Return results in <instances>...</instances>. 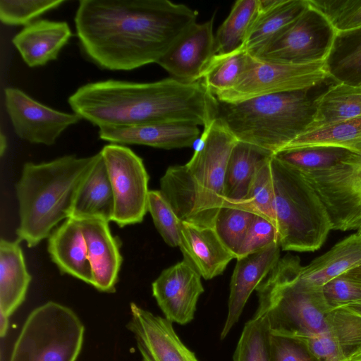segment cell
I'll use <instances>...</instances> for the list:
<instances>
[{"label": "cell", "mask_w": 361, "mask_h": 361, "mask_svg": "<svg viewBox=\"0 0 361 361\" xmlns=\"http://www.w3.org/2000/svg\"><path fill=\"white\" fill-rule=\"evenodd\" d=\"M197 17L196 11L168 0H81L74 20L90 61L130 71L157 63Z\"/></svg>", "instance_id": "6da1fadb"}, {"label": "cell", "mask_w": 361, "mask_h": 361, "mask_svg": "<svg viewBox=\"0 0 361 361\" xmlns=\"http://www.w3.org/2000/svg\"><path fill=\"white\" fill-rule=\"evenodd\" d=\"M73 111L100 128L176 123L209 126L218 101L202 80L171 77L152 82L107 80L85 84L68 99Z\"/></svg>", "instance_id": "7a4b0ae2"}, {"label": "cell", "mask_w": 361, "mask_h": 361, "mask_svg": "<svg viewBox=\"0 0 361 361\" xmlns=\"http://www.w3.org/2000/svg\"><path fill=\"white\" fill-rule=\"evenodd\" d=\"M100 152L86 157L64 155L39 164L25 163L15 185L18 203V239L28 247L48 238L70 217L77 192Z\"/></svg>", "instance_id": "3957f363"}, {"label": "cell", "mask_w": 361, "mask_h": 361, "mask_svg": "<svg viewBox=\"0 0 361 361\" xmlns=\"http://www.w3.org/2000/svg\"><path fill=\"white\" fill-rule=\"evenodd\" d=\"M236 142L216 118L204 128L190 161L166 169L159 190L181 221L214 228L225 200L226 164Z\"/></svg>", "instance_id": "277c9868"}, {"label": "cell", "mask_w": 361, "mask_h": 361, "mask_svg": "<svg viewBox=\"0 0 361 361\" xmlns=\"http://www.w3.org/2000/svg\"><path fill=\"white\" fill-rule=\"evenodd\" d=\"M318 86L237 103L217 100L216 118L238 141L274 154L312 128L315 100L322 93H314Z\"/></svg>", "instance_id": "5b68a950"}, {"label": "cell", "mask_w": 361, "mask_h": 361, "mask_svg": "<svg viewBox=\"0 0 361 361\" xmlns=\"http://www.w3.org/2000/svg\"><path fill=\"white\" fill-rule=\"evenodd\" d=\"M302 267L298 256L288 253L256 289L258 307L254 315L265 317L271 334L302 338L327 328L332 309L322 287L300 279Z\"/></svg>", "instance_id": "8992f818"}, {"label": "cell", "mask_w": 361, "mask_h": 361, "mask_svg": "<svg viewBox=\"0 0 361 361\" xmlns=\"http://www.w3.org/2000/svg\"><path fill=\"white\" fill-rule=\"evenodd\" d=\"M270 164L281 248L297 252L319 249L332 230L324 204L301 172L273 155Z\"/></svg>", "instance_id": "52a82bcc"}, {"label": "cell", "mask_w": 361, "mask_h": 361, "mask_svg": "<svg viewBox=\"0 0 361 361\" xmlns=\"http://www.w3.org/2000/svg\"><path fill=\"white\" fill-rule=\"evenodd\" d=\"M84 336V324L72 309L48 301L27 315L8 361H76Z\"/></svg>", "instance_id": "ba28073f"}, {"label": "cell", "mask_w": 361, "mask_h": 361, "mask_svg": "<svg viewBox=\"0 0 361 361\" xmlns=\"http://www.w3.org/2000/svg\"><path fill=\"white\" fill-rule=\"evenodd\" d=\"M336 32L326 17L308 4L298 18L250 54L259 60L286 64L324 61Z\"/></svg>", "instance_id": "9c48e42d"}, {"label": "cell", "mask_w": 361, "mask_h": 361, "mask_svg": "<svg viewBox=\"0 0 361 361\" xmlns=\"http://www.w3.org/2000/svg\"><path fill=\"white\" fill-rule=\"evenodd\" d=\"M301 173L324 204L332 230L361 233V153L350 152L328 169Z\"/></svg>", "instance_id": "30bf717a"}, {"label": "cell", "mask_w": 361, "mask_h": 361, "mask_svg": "<svg viewBox=\"0 0 361 361\" xmlns=\"http://www.w3.org/2000/svg\"><path fill=\"white\" fill-rule=\"evenodd\" d=\"M329 78L324 61L286 64L259 60L251 55L247 68L237 83L214 97L221 102L237 103L260 96L314 87Z\"/></svg>", "instance_id": "8fae6325"}, {"label": "cell", "mask_w": 361, "mask_h": 361, "mask_svg": "<svg viewBox=\"0 0 361 361\" xmlns=\"http://www.w3.org/2000/svg\"><path fill=\"white\" fill-rule=\"evenodd\" d=\"M108 172L114 199L112 221L120 227L141 223L148 212L149 175L142 159L118 144L100 151Z\"/></svg>", "instance_id": "7c38bea8"}, {"label": "cell", "mask_w": 361, "mask_h": 361, "mask_svg": "<svg viewBox=\"0 0 361 361\" xmlns=\"http://www.w3.org/2000/svg\"><path fill=\"white\" fill-rule=\"evenodd\" d=\"M4 97L15 133L32 144L51 146L68 127L82 119L74 112H62L47 106L18 88H5Z\"/></svg>", "instance_id": "4fadbf2b"}, {"label": "cell", "mask_w": 361, "mask_h": 361, "mask_svg": "<svg viewBox=\"0 0 361 361\" xmlns=\"http://www.w3.org/2000/svg\"><path fill=\"white\" fill-rule=\"evenodd\" d=\"M130 316L127 328L134 336L141 361H200L165 317L134 302L130 305Z\"/></svg>", "instance_id": "5bb4252c"}, {"label": "cell", "mask_w": 361, "mask_h": 361, "mask_svg": "<svg viewBox=\"0 0 361 361\" xmlns=\"http://www.w3.org/2000/svg\"><path fill=\"white\" fill-rule=\"evenodd\" d=\"M152 290L164 317L184 325L194 319L204 290L200 274L183 259L163 270L152 283Z\"/></svg>", "instance_id": "9a60e30c"}, {"label": "cell", "mask_w": 361, "mask_h": 361, "mask_svg": "<svg viewBox=\"0 0 361 361\" xmlns=\"http://www.w3.org/2000/svg\"><path fill=\"white\" fill-rule=\"evenodd\" d=\"M213 24L214 17L192 24L157 63L182 82L201 80L216 55Z\"/></svg>", "instance_id": "2e32d148"}, {"label": "cell", "mask_w": 361, "mask_h": 361, "mask_svg": "<svg viewBox=\"0 0 361 361\" xmlns=\"http://www.w3.org/2000/svg\"><path fill=\"white\" fill-rule=\"evenodd\" d=\"M279 243L237 259L230 282L228 313L220 334L224 339L238 322L254 290L266 279L280 259Z\"/></svg>", "instance_id": "e0dca14e"}, {"label": "cell", "mask_w": 361, "mask_h": 361, "mask_svg": "<svg viewBox=\"0 0 361 361\" xmlns=\"http://www.w3.org/2000/svg\"><path fill=\"white\" fill-rule=\"evenodd\" d=\"M79 221L92 269V286L101 292L114 293L123 262L119 240L113 235L106 221L88 219Z\"/></svg>", "instance_id": "ac0fdd59"}, {"label": "cell", "mask_w": 361, "mask_h": 361, "mask_svg": "<svg viewBox=\"0 0 361 361\" xmlns=\"http://www.w3.org/2000/svg\"><path fill=\"white\" fill-rule=\"evenodd\" d=\"M179 247L183 259L206 280L221 275L228 263L235 259L213 228L183 221L180 224Z\"/></svg>", "instance_id": "d6986e66"}, {"label": "cell", "mask_w": 361, "mask_h": 361, "mask_svg": "<svg viewBox=\"0 0 361 361\" xmlns=\"http://www.w3.org/2000/svg\"><path fill=\"white\" fill-rule=\"evenodd\" d=\"M327 322L324 332L301 338L318 361H342L361 347V316L340 307Z\"/></svg>", "instance_id": "ffe728a7"}, {"label": "cell", "mask_w": 361, "mask_h": 361, "mask_svg": "<svg viewBox=\"0 0 361 361\" xmlns=\"http://www.w3.org/2000/svg\"><path fill=\"white\" fill-rule=\"evenodd\" d=\"M71 36L66 22L42 19L25 26L13 37L12 43L24 62L35 68L57 59Z\"/></svg>", "instance_id": "44dd1931"}, {"label": "cell", "mask_w": 361, "mask_h": 361, "mask_svg": "<svg viewBox=\"0 0 361 361\" xmlns=\"http://www.w3.org/2000/svg\"><path fill=\"white\" fill-rule=\"evenodd\" d=\"M98 133L101 140L112 144L171 149L191 147L200 132L197 126L160 123L130 128H100Z\"/></svg>", "instance_id": "7402d4cb"}, {"label": "cell", "mask_w": 361, "mask_h": 361, "mask_svg": "<svg viewBox=\"0 0 361 361\" xmlns=\"http://www.w3.org/2000/svg\"><path fill=\"white\" fill-rule=\"evenodd\" d=\"M47 239L50 258L60 272L92 286V269L80 221L73 218L66 219Z\"/></svg>", "instance_id": "603a6c76"}, {"label": "cell", "mask_w": 361, "mask_h": 361, "mask_svg": "<svg viewBox=\"0 0 361 361\" xmlns=\"http://www.w3.org/2000/svg\"><path fill=\"white\" fill-rule=\"evenodd\" d=\"M20 240H0V312L10 317L23 303L32 281Z\"/></svg>", "instance_id": "cb8c5ba5"}, {"label": "cell", "mask_w": 361, "mask_h": 361, "mask_svg": "<svg viewBox=\"0 0 361 361\" xmlns=\"http://www.w3.org/2000/svg\"><path fill=\"white\" fill-rule=\"evenodd\" d=\"M114 199L102 154L75 196L69 218L78 221L99 219L112 221Z\"/></svg>", "instance_id": "d4e9b609"}, {"label": "cell", "mask_w": 361, "mask_h": 361, "mask_svg": "<svg viewBox=\"0 0 361 361\" xmlns=\"http://www.w3.org/2000/svg\"><path fill=\"white\" fill-rule=\"evenodd\" d=\"M360 266L361 233L355 232L303 267L300 279L310 285L323 287L336 277Z\"/></svg>", "instance_id": "484cf974"}, {"label": "cell", "mask_w": 361, "mask_h": 361, "mask_svg": "<svg viewBox=\"0 0 361 361\" xmlns=\"http://www.w3.org/2000/svg\"><path fill=\"white\" fill-rule=\"evenodd\" d=\"M308 6L307 0H259L258 15L242 49L252 54L265 44Z\"/></svg>", "instance_id": "4316f807"}, {"label": "cell", "mask_w": 361, "mask_h": 361, "mask_svg": "<svg viewBox=\"0 0 361 361\" xmlns=\"http://www.w3.org/2000/svg\"><path fill=\"white\" fill-rule=\"evenodd\" d=\"M272 155L258 147L237 140L226 164L224 202H238L245 198L257 171Z\"/></svg>", "instance_id": "83f0119b"}, {"label": "cell", "mask_w": 361, "mask_h": 361, "mask_svg": "<svg viewBox=\"0 0 361 361\" xmlns=\"http://www.w3.org/2000/svg\"><path fill=\"white\" fill-rule=\"evenodd\" d=\"M324 63L335 82L361 86V27L337 32Z\"/></svg>", "instance_id": "f1b7e54d"}, {"label": "cell", "mask_w": 361, "mask_h": 361, "mask_svg": "<svg viewBox=\"0 0 361 361\" xmlns=\"http://www.w3.org/2000/svg\"><path fill=\"white\" fill-rule=\"evenodd\" d=\"M360 115L361 86L336 82L317 97L314 123L310 130Z\"/></svg>", "instance_id": "f546056e"}, {"label": "cell", "mask_w": 361, "mask_h": 361, "mask_svg": "<svg viewBox=\"0 0 361 361\" xmlns=\"http://www.w3.org/2000/svg\"><path fill=\"white\" fill-rule=\"evenodd\" d=\"M314 146L336 147L361 153V115L307 130L281 150Z\"/></svg>", "instance_id": "4dcf8cb0"}, {"label": "cell", "mask_w": 361, "mask_h": 361, "mask_svg": "<svg viewBox=\"0 0 361 361\" xmlns=\"http://www.w3.org/2000/svg\"><path fill=\"white\" fill-rule=\"evenodd\" d=\"M259 11V0H238L215 35V54L226 55L243 47Z\"/></svg>", "instance_id": "1f68e13d"}, {"label": "cell", "mask_w": 361, "mask_h": 361, "mask_svg": "<svg viewBox=\"0 0 361 361\" xmlns=\"http://www.w3.org/2000/svg\"><path fill=\"white\" fill-rule=\"evenodd\" d=\"M250 57V54L242 48L226 55H215L202 80L214 96L226 91L244 73Z\"/></svg>", "instance_id": "d6a6232c"}, {"label": "cell", "mask_w": 361, "mask_h": 361, "mask_svg": "<svg viewBox=\"0 0 361 361\" xmlns=\"http://www.w3.org/2000/svg\"><path fill=\"white\" fill-rule=\"evenodd\" d=\"M271 157L257 171L246 197L238 202L225 201L223 206L235 207L261 216L276 227L274 210V190L270 164Z\"/></svg>", "instance_id": "836d02e7"}, {"label": "cell", "mask_w": 361, "mask_h": 361, "mask_svg": "<svg viewBox=\"0 0 361 361\" xmlns=\"http://www.w3.org/2000/svg\"><path fill=\"white\" fill-rule=\"evenodd\" d=\"M348 149L329 146H314L284 149L273 154L281 162L301 172L328 169L343 159Z\"/></svg>", "instance_id": "e575fe53"}, {"label": "cell", "mask_w": 361, "mask_h": 361, "mask_svg": "<svg viewBox=\"0 0 361 361\" xmlns=\"http://www.w3.org/2000/svg\"><path fill=\"white\" fill-rule=\"evenodd\" d=\"M269 336L265 317L253 315L243 327L233 360L270 361Z\"/></svg>", "instance_id": "d590c367"}, {"label": "cell", "mask_w": 361, "mask_h": 361, "mask_svg": "<svg viewBox=\"0 0 361 361\" xmlns=\"http://www.w3.org/2000/svg\"><path fill=\"white\" fill-rule=\"evenodd\" d=\"M255 216V214L248 211L226 205L219 209L216 216L214 229L235 259Z\"/></svg>", "instance_id": "8d00e7d4"}, {"label": "cell", "mask_w": 361, "mask_h": 361, "mask_svg": "<svg viewBox=\"0 0 361 361\" xmlns=\"http://www.w3.org/2000/svg\"><path fill=\"white\" fill-rule=\"evenodd\" d=\"M147 209L164 242L171 247H179L182 221L160 190H149Z\"/></svg>", "instance_id": "74e56055"}, {"label": "cell", "mask_w": 361, "mask_h": 361, "mask_svg": "<svg viewBox=\"0 0 361 361\" xmlns=\"http://www.w3.org/2000/svg\"><path fill=\"white\" fill-rule=\"evenodd\" d=\"M323 14L336 32L361 27V0H307Z\"/></svg>", "instance_id": "f35d334b"}, {"label": "cell", "mask_w": 361, "mask_h": 361, "mask_svg": "<svg viewBox=\"0 0 361 361\" xmlns=\"http://www.w3.org/2000/svg\"><path fill=\"white\" fill-rule=\"evenodd\" d=\"M64 2V0H0V20L8 25L26 26Z\"/></svg>", "instance_id": "ab89813d"}, {"label": "cell", "mask_w": 361, "mask_h": 361, "mask_svg": "<svg viewBox=\"0 0 361 361\" xmlns=\"http://www.w3.org/2000/svg\"><path fill=\"white\" fill-rule=\"evenodd\" d=\"M276 243H279L276 227L267 219L255 214L238 250L236 259Z\"/></svg>", "instance_id": "60d3db41"}, {"label": "cell", "mask_w": 361, "mask_h": 361, "mask_svg": "<svg viewBox=\"0 0 361 361\" xmlns=\"http://www.w3.org/2000/svg\"><path fill=\"white\" fill-rule=\"evenodd\" d=\"M270 361H318L301 338L270 333Z\"/></svg>", "instance_id": "b9f144b4"}, {"label": "cell", "mask_w": 361, "mask_h": 361, "mask_svg": "<svg viewBox=\"0 0 361 361\" xmlns=\"http://www.w3.org/2000/svg\"><path fill=\"white\" fill-rule=\"evenodd\" d=\"M325 299L332 310L361 300V282L342 274L323 287Z\"/></svg>", "instance_id": "7bdbcfd3"}, {"label": "cell", "mask_w": 361, "mask_h": 361, "mask_svg": "<svg viewBox=\"0 0 361 361\" xmlns=\"http://www.w3.org/2000/svg\"><path fill=\"white\" fill-rule=\"evenodd\" d=\"M8 318V317L0 312V336L1 338L5 337L7 334L9 326Z\"/></svg>", "instance_id": "ee69618b"}, {"label": "cell", "mask_w": 361, "mask_h": 361, "mask_svg": "<svg viewBox=\"0 0 361 361\" xmlns=\"http://www.w3.org/2000/svg\"><path fill=\"white\" fill-rule=\"evenodd\" d=\"M345 309L349 310L350 312L357 314L359 316H361V300L350 303L344 307Z\"/></svg>", "instance_id": "f6af8a7d"}, {"label": "cell", "mask_w": 361, "mask_h": 361, "mask_svg": "<svg viewBox=\"0 0 361 361\" xmlns=\"http://www.w3.org/2000/svg\"><path fill=\"white\" fill-rule=\"evenodd\" d=\"M345 274L361 282V266L348 271Z\"/></svg>", "instance_id": "bcb514c9"}, {"label": "cell", "mask_w": 361, "mask_h": 361, "mask_svg": "<svg viewBox=\"0 0 361 361\" xmlns=\"http://www.w3.org/2000/svg\"><path fill=\"white\" fill-rule=\"evenodd\" d=\"M342 361H361V347Z\"/></svg>", "instance_id": "7dc6e473"}, {"label": "cell", "mask_w": 361, "mask_h": 361, "mask_svg": "<svg viewBox=\"0 0 361 361\" xmlns=\"http://www.w3.org/2000/svg\"><path fill=\"white\" fill-rule=\"evenodd\" d=\"M7 148V140L6 136L1 133L0 134V155L2 157Z\"/></svg>", "instance_id": "c3c4849f"}]
</instances>
